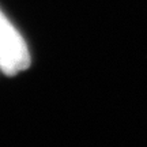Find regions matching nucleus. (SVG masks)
I'll return each mask as SVG.
<instances>
[{"label":"nucleus","instance_id":"1","mask_svg":"<svg viewBox=\"0 0 147 147\" xmlns=\"http://www.w3.org/2000/svg\"><path fill=\"white\" fill-rule=\"evenodd\" d=\"M32 59L23 37L0 10V71L7 76L30 67Z\"/></svg>","mask_w":147,"mask_h":147}]
</instances>
